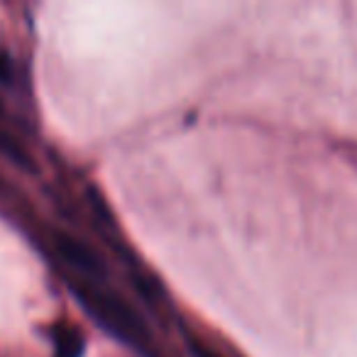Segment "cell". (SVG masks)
<instances>
[{
    "instance_id": "obj_2",
    "label": "cell",
    "mask_w": 357,
    "mask_h": 357,
    "mask_svg": "<svg viewBox=\"0 0 357 357\" xmlns=\"http://www.w3.org/2000/svg\"><path fill=\"white\" fill-rule=\"evenodd\" d=\"M52 243H54L56 255H59L79 277H89V279L103 277V272H105L103 262H100V257L84 243V240L74 238V235L64 233V230H54V233H52Z\"/></svg>"
},
{
    "instance_id": "obj_1",
    "label": "cell",
    "mask_w": 357,
    "mask_h": 357,
    "mask_svg": "<svg viewBox=\"0 0 357 357\" xmlns=\"http://www.w3.org/2000/svg\"><path fill=\"white\" fill-rule=\"evenodd\" d=\"M74 291L79 296V301L91 311V316L98 323H103L105 328H110L115 335L125 337V340L135 342V345H142L147 340V328L142 326V321L135 316V311L120 296L100 291V289L91 287V284L74 287Z\"/></svg>"
},
{
    "instance_id": "obj_3",
    "label": "cell",
    "mask_w": 357,
    "mask_h": 357,
    "mask_svg": "<svg viewBox=\"0 0 357 357\" xmlns=\"http://www.w3.org/2000/svg\"><path fill=\"white\" fill-rule=\"evenodd\" d=\"M86 340L76 328L64 326L54 333V357H84Z\"/></svg>"
}]
</instances>
